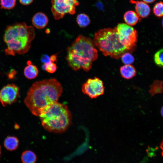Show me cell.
Here are the masks:
<instances>
[{"label": "cell", "instance_id": "obj_1", "mask_svg": "<svg viewBox=\"0 0 163 163\" xmlns=\"http://www.w3.org/2000/svg\"><path fill=\"white\" fill-rule=\"evenodd\" d=\"M62 92L61 84L55 78L37 81L28 91L24 102L33 114L39 116L47 108L58 102Z\"/></svg>", "mask_w": 163, "mask_h": 163}, {"label": "cell", "instance_id": "obj_2", "mask_svg": "<svg viewBox=\"0 0 163 163\" xmlns=\"http://www.w3.org/2000/svg\"><path fill=\"white\" fill-rule=\"evenodd\" d=\"M67 52L66 59L68 65L75 71L82 69L88 72L91 68L92 62L98 56L93 40L81 35L68 46Z\"/></svg>", "mask_w": 163, "mask_h": 163}, {"label": "cell", "instance_id": "obj_3", "mask_svg": "<svg viewBox=\"0 0 163 163\" xmlns=\"http://www.w3.org/2000/svg\"><path fill=\"white\" fill-rule=\"evenodd\" d=\"M35 37L34 29L24 22L18 23L8 26L3 39L7 47L5 50L7 55L24 54L30 49Z\"/></svg>", "mask_w": 163, "mask_h": 163}, {"label": "cell", "instance_id": "obj_4", "mask_svg": "<svg viewBox=\"0 0 163 163\" xmlns=\"http://www.w3.org/2000/svg\"><path fill=\"white\" fill-rule=\"evenodd\" d=\"M43 127L50 132L59 133L68 128L71 121V112L67 106L57 102L39 116Z\"/></svg>", "mask_w": 163, "mask_h": 163}, {"label": "cell", "instance_id": "obj_5", "mask_svg": "<svg viewBox=\"0 0 163 163\" xmlns=\"http://www.w3.org/2000/svg\"><path fill=\"white\" fill-rule=\"evenodd\" d=\"M94 44L105 56L118 59L126 49L120 43L115 28H106L96 32L93 40Z\"/></svg>", "mask_w": 163, "mask_h": 163}, {"label": "cell", "instance_id": "obj_6", "mask_svg": "<svg viewBox=\"0 0 163 163\" xmlns=\"http://www.w3.org/2000/svg\"><path fill=\"white\" fill-rule=\"evenodd\" d=\"M115 28L121 44L127 50L134 48L137 41L136 30L130 26L123 23L118 24Z\"/></svg>", "mask_w": 163, "mask_h": 163}, {"label": "cell", "instance_id": "obj_7", "mask_svg": "<svg viewBox=\"0 0 163 163\" xmlns=\"http://www.w3.org/2000/svg\"><path fill=\"white\" fill-rule=\"evenodd\" d=\"M51 10L54 18L59 20L66 14H74L75 7L79 4L77 0H52Z\"/></svg>", "mask_w": 163, "mask_h": 163}, {"label": "cell", "instance_id": "obj_8", "mask_svg": "<svg viewBox=\"0 0 163 163\" xmlns=\"http://www.w3.org/2000/svg\"><path fill=\"white\" fill-rule=\"evenodd\" d=\"M82 92L91 98L96 97L103 94L104 87L103 82L99 78L95 77L89 78L82 85Z\"/></svg>", "mask_w": 163, "mask_h": 163}, {"label": "cell", "instance_id": "obj_9", "mask_svg": "<svg viewBox=\"0 0 163 163\" xmlns=\"http://www.w3.org/2000/svg\"><path fill=\"white\" fill-rule=\"evenodd\" d=\"M19 88L14 84H8L0 91V102L3 106L15 102L19 96Z\"/></svg>", "mask_w": 163, "mask_h": 163}, {"label": "cell", "instance_id": "obj_10", "mask_svg": "<svg viewBox=\"0 0 163 163\" xmlns=\"http://www.w3.org/2000/svg\"><path fill=\"white\" fill-rule=\"evenodd\" d=\"M130 2L135 4L136 13L139 17L145 18L149 15L150 8L149 6L143 1L131 0Z\"/></svg>", "mask_w": 163, "mask_h": 163}, {"label": "cell", "instance_id": "obj_11", "mask_svg": "<svg viewBox=\"0 0 163 163\" xmlns=\"http://www.w3.org/2000/svg\"><path fill=\"white\" fill-rule=\"evenodd\" d=\"M32 21L34 27L39 29H41L44 28L47 25L48 20L45 14L39 12L33 16Z\"/></svg>", "mask_w": 163, "mask_h": 163}, {"label": "cell", "instance_id": "obj_12", "mask_svg": "<svg viewBox=\"0 0 163 163\" xmlns=\"http://www.w3.org/2000/svg\"><path fill=\"white\" fill-rule=\"evenodd\" d=\"M122 76L126 79L132 78L136 75V72L135 67L130 65H125L120 69Z\"/></svg>", "mask_w": 163, "mask_h": 163}, {"label": "cell", "instance_id": "obj_13", "mask_svg": "<svg viewBox=\"0 0 163 163\" xmlns=\"http://www.w3.org/2000/svg\"><path fill=\"white\" fill-rule=\"evenodd\" d=\"M123 18L126 23L130 26L136 25L140 20L136 13L133 11H129L126 12Z\"/></svg>", "mask_w": 163, "mask_h": 163}, {"label": "cell", "instance_id": "obj_14", "mask_svg": "<svg viewBox=\"0 0 163 163\" xmlns=\"http://www.w3.org/2000/svg\"><path fill=\"white\" fill-rule=\"evenodd\" d=\"M19 140L14 136H8L5 140L4 146L8 150L12 151L16 149L18 146Z\"/></svg>", "mask_w": 163, "mask_h": 163}, {"label": "cell", "instance_id": "obj_15", "mask_svg": "<svg viewBox=\"0 0 163 163\" xmlns=\"http://www.w3.org/2000/svg\"><path fill=\"white\" fill-rule=\"evenodd\" d=\"M24 73L25 76L29 79L36 78L39 73V70L35 65L30 64L24 69Z\"/></svg>", "mask_w": 163, "mask_h": 163}, {"label": "cell", "instance_id": "obj_16", "mask_svg": "<svg viewBox=\"0 0 163 163\" xmlns=\"http://www.w3.org/2000/svg\"><path fill=\"white\" fill-rule=\"evenodd\" d=\"M21 158L23 163H35L37 159L35 154L29 150L23 152Z\"/></svg>", "mask_w": 163, "mask_h": 163}, {"label": "cell", "instance_id": "obj_17", "mask_svg": "<svg viewBox=\"0 0 163 163\" xmlns=\"http://www.w3.org/2000/svg\"><path fill=\"white\" fill-rule=\"evenodd\" d=\"M163 82L162 81L155 80L150 86L149 92L151 97L155 95L163 93Z\"/></svg>", "mask_w": 163, "mask_h": 163}, {"label": "cell", "instance_id": "obj_18", "mask_svg": "<svg viewBox=\"0 0 163 163\" xmlns=\"http://www.w3.org/2000/svg\"><path fill=\"white\" fill-rule=\"evenodd\" d=\"M76 21L79 26L81 27H86L90 23L89 17L84 13L80 14L77 16Z\"/></svg>", "mask_w": 163, "mask_h": 163}, {"label": "cell", "instance_id": "obj_19", "mask_svg": "<svg viewBox=\"0 0 163 163\" xmlns=\"http://www.w3.org/2000/svg\"><path fill=\"white\" fill-rule=\"evenodd\" d=\"M163 50L162 49L158 50L154 56V61L158 66L162 67L163 65Z\"/></svg>", "mask_w": 163, "mask_h": 163}, {"label": "cell", "instance_id": "obj_20", "mask_svg": "<svg viewBox=\"0 0 163 163\" xmlns=\"http://www.w3.org/2000/svg\"><path fill=\"white\" fill-rule=\"evenodd\" d=\"M16 0H0L1 8L5 9H10L14 7Z\"/></svg>", "mask_w": 163, "mask_h": 163}, {"label": "cell", "instance_id": "obj_21", "mask_svg": "<svg viewBox=\"0 0 163 163\" xmlns=\"http://www.w3.org/2000/svg\"><path fill=\"white\" fill-rule=\"evenodd\" d=\"M121 57L122 62L126 65H130L134 62V57L129 53H124Z\"/></svg>", "mask_w": 163, "mask_h": 163}, {"label": "cell", "instance_id": "obj_22", "mask_svg": "<svg viewBox=\"0 0 163 163\" xmlns=\"http://www.w3.org/2000/svg\"><path fill=\"white\" fill-rule=\"evenodd\" d=\"M153 12L155 15L157 17H162L163 4L162 2H160L155 4L153 8Z\"/></svg>", "mask_w": 163, "mask_h": 163}, {"label": "cell", "instance_id": "obj_23", "mask_svg": "<svg viewBox=\"0 0 163 163\" xmlns=\"http://www.w3.org/2000/svg\"><path fill=\"white\" fill-rule=\"evenodd\" d=\"M43 68L47 72L50 73H53L56 70L57 66L55 63L50 61L44 63Z\"/></svg>", "mask_w": 163, "mask_h": 163}, {"label": "cell", "instance_id": "obj_24", "mask_svg": "<svg viewBox=\"0 0 163 163\" xmlns=\"http://www.w3.org/2000/svg\"><path fill=\"white\" fill-rule=\"evenodd\" d=\"M33 0H19L20 3L23 5H26L30 4Z\"/></svg>", "mask_w": 163, "mask_h": 163}, {"label": "cell", "instance_id": "obj_25", "mask_svg": "<svg viewBox=\"0 0 163 163\" xmlns=\"http://www.w3.org/2000/svg\"><path fill=\"white\" fill-rule=\"evenodd\" d=\"M42 62H44V63H46L50 60V57L46 55H44L42 56L41 58Z\"/></svg>", "mask_w": 163, "mask_h": 163}, {"label": "cell", "instance_id": "obj_26", "mask_svg": "<svg viewBox=\"0 0 163 163\" xmlns=\"http://www.w3.org/2000/svg\"><path fill=\"white\" fill-rule=\"evenodd\" d=\"M50 61L54 62L56 60V56L55 55H53L50 57Z\"/></svg>", "mask_w": 163, "mask_h": 163}, {"label": "cell", "instance_id": "obj_27", "mask_svg": "<svg viewBox=\"0 0 163 163\" xmlns=\"http://www.w3.org/2000/svg\"><path fill=\"white\" fill-rule=\"evenodd\" d=\"M143 2L146 3H150L153 2L155 0H142Z\"/></svg>", "mask_w": 163, "mask_h": 163}, {"label": "cell", "instance_id": "obj_28", "mask_svg": "<svg viewBox=\"0 0 163 163\" xmlns=\"http://www.w3.org/2000/svg\"><path fill=\"white\" fill-rule=\"evenodd\" d=\"M163 107H161V112H160L161 113V115L162 116H163Z\"/></svg>", "mask_w": 163, "mask_h": 163}, {"label": "cell", "instance_id": "obj_29", "mask_svg": "<svg viewBox=\"0 0 163 163\" xmlns=\"http://www.w3.org/2000/svg\"><path fill=\"white\" fill-rule=\"evenodd\" d=\"M1 145H0V155H1Z\"/></svg>", "mask_w": 163, "mask_h": 163}]
</instances>
